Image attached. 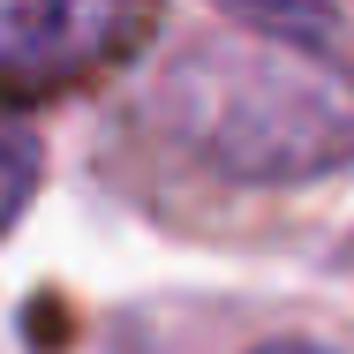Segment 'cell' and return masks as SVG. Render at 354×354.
Here are the masks:
<instances>
[{
  "mask_svg": "<svg viewBox=\"0 0 354 354\" xmlns=\"http://www.w3.org/2000/svg\"><path fill=\"white\" fill-rule=\"evenodd\" d=\"M174 151L234 189H301L354 166V68L317 8H234L151 83Z\"/></svg>",
  "mask_w": 354,
  "mask_h": 354,
  "instance_id": "6da1fadb",
  "label": "cell"
},
{
  "mask_svg": "<svg viewBox=\"0 0 354 354\" xmlns=\"http://www.w3.org/2000/svg\"><path fill=\"white\" fill-rule=\"evenodd\" d=\"M158 30L151 8L113 0H0V106L61 98L98 68L129 61Z\"/></svg>",
  "mask_w": 354,
  "mask_h": 354,
  "instance_id": "7a4b0ae2",
  "label": "cell"
},
{
  "mask_svg": "<svg viewBox=\"0 0 354 354\" xmlns=\"http://www.w3.org/2000/svg\"><path fill=\"white\" fill-rule=\"evenodd\" d=\"M38 181H46V143H38V129H23V121H0V234H8L23 212H30Z\"/></svg>",
  "mask_w": 354,
  "mask_h": 354,
  "instance_id": "3957f363",
  "label": "cell"
},
{
  "mask_svg": "<svg viewBox=\"0 0 354 354\" xmlns=\"http://www.w3.org/2000/svg\"><path fill=\"white\" fill-rule=\"evenodd\" d=\"M257 354H339V347H324V339H264Z\"/></svg>",
  "mask_w": 354,
  "mask_h": 354,
  "instance_id": "277c9868",
  "label": "cell"
}]
</instances>
